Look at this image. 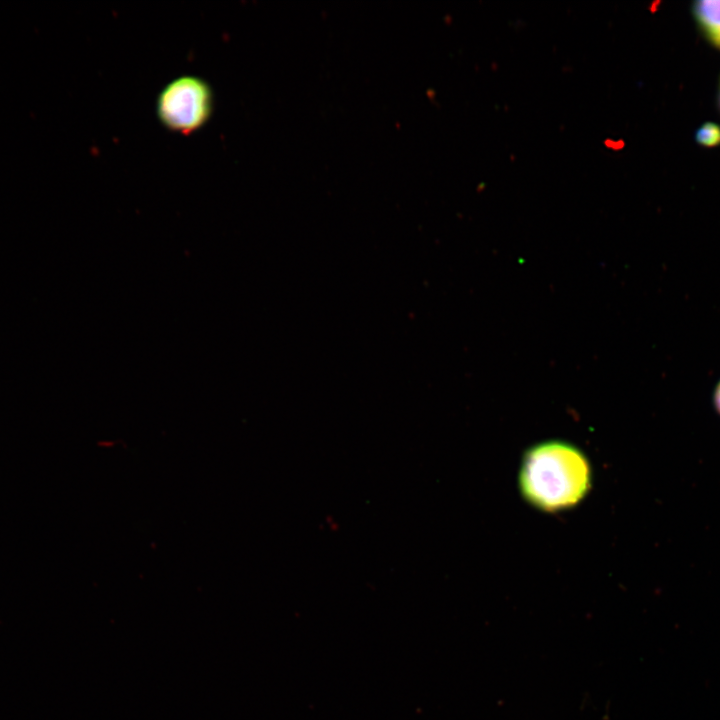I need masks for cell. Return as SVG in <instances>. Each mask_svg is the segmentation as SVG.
<instances>
[{
	"instance_id": "cell-1",
	"label": "cell",
	"mask_w": 720,
	"mask_h": 720,
	"mask_svg": "<svg viewBox=\"0 0 720 720\" xmlns=\"http://www.w3.org/2000/svg\"><path fill=\"white\" fill-rule=\"evenodd\" d=\"M519 484L522 495L546 512L578 504L591 487V467L581 450L564 441H545L524 455Z\"/></svg>"
},
{
	"instance_id": "cell-2",
	"label": "cell",
	"mask_w": 720,
	"mask_h": 720,
	"mask_svg": "<svg viewBox=\"0 0 720 720\" xmlns=\"http://www.w3.org/2000/svg\"><path fill=\"white\" fill-rule=\"evenodd\" d=\"M212 93L208 84L195 76H182L170 82L160 93L157 112L170 130L189 134L208 120Z\"/></svg>"
},
{
	"instance_id": "cell-3",
	"label": "cell",
	"mask_w": 720,
	"mask_h": 720,
	"mask_svg": "<svg viewBox=\"0 0 720 720\" xmlns=\"http://www.w3.org/2000/svg\"><path fill=\"white\" fill-rule=\"evenodd\" d=\"M693 11L707 37L720 47V1H698L694 4Z\"/></svg>"
},
{
	"instance_id": "cell-4",
	"label": "cell",
	"mask_w": 720,
	"mask_h": 720,
	"mask_svg": "<svg viewBox=\"0 0 720 720\" xmlns=\"http://www.w3.org/2000/svg\"><path fill=\"white\" fill-rule=\"evenodd\" d=\"M696 141L708 147L720 144V126L714 123L704 124L696 133Z\"/></svg>"
},
{
	"instance_id": "cell-5",
	"label": "cell",
	"mask_w": 720,
	"mask_h": 720,
	"mask_svg": "<svg viewBox=\"0 0 720 720\" xmlns=\"http://www.w3.org/2000/svg\"><path fill=\"white\" fill-rule=\"evenodd\" d=\"M603 145L608 150L621 151L625 147V141L608 137L603 141Z\"/></svg>"
},
{
	"instance_id": "cell-6",
	"label": "cell",
	"mask_w": 720,
	"mask_h": 720,
	"mask_svg": "<svg viewBox=\"0 0 720 720\" xmlns=\"http://www.w3.org/2000/svg\"><path fill=\"white\" fill-rule=\"evenodd\" d=\"M713 404H714L716 411L720 415V381L718 382V384L716 385V387L714 389Z\"/></svg>"
}]
</instances>
